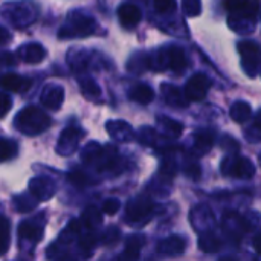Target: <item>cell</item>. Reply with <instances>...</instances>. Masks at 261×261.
Segmentation results:
<instances>
[{
	"label": "cell",
	"instance_id": "cell-1",
	"mask_svg": "<svg viewBox=\"0 0 261 261\" xmlns=\"http://www.w3.org/2000/svg\"><path fill=\"white\" fill-rule=\"evenodd\" d=\"M14 124L18 132H21L28 136H35L49 128L50 118L41 109L29 106V107L23 109L21 112H18Z\"/></svg>",
	"mask_w": 261,
	"mask_h": 261
},
{
	"label": "cell",
	"instance_id": "cell-2",
	"mask_svg": "<svg viewBox=\"0 0 261 261\" xmlns=\"http://www.w3.org/2000/svg\"><path fill=\"white\" fill-rule=\"evenodd\" d=\"M96 31V21L83 12H72L67 17V23L58 32L60 38H72V37H89Z\"/></svg>",
	"mask_w": 261,
	"mask_h": 261
},
{
	"label": "cell",
	"instance_id": "cell-3",
	"mask_svg": "<svg viewBox=\"0 0 261 261\" xmlns=\"http://www.w3.org/2000/svg\"><path fill=\"white\" fill-rule=\"evenodd\" d=\"M242 57V66L246 75L255 76L261 66V44L254 40H243L237 44Z\"/></svg>",
	"mask_w": 261,
	"mask_h": 261
},
{
	"label": "cell",
	"instance_id": "cell-4",
	"mask_svg": "<svg viewBox=\"0 0 261 261\" xmlns=\"http://www.w3.org/2000/svg\"><path fill=\"white\" fill-rule=\"evenodd\" d=\"M222 171L239 179H251L255 174V165L242 156H229L222 164Z\"/></svg>",
	"mask_w": 261,
	"mask_h": 261
},
{
	"label": "cell",
	"instance_id": "cell-5",
	"mask_svg": "<svg viewBox=\"0 0 261 261\" xmlns=\"http://www.w3.org/2000/svg\"><path fill=\"white\" fill-rule=\"evenodd\" d=\"M153 210H154V205L150 199L136 197L127 205L125 219L130 223H145L151 219Z\"/></svg>",
	"mask_w": 261,
	"mask_h": 261
},
{
	"label": "cell",
	"instance_id": "cell-6",
	"mask_svg": "<svg viewBox=\"0 0 261 261\" xmlns=\"http://www.w3.org/2000/svg\"><path fill=\"white\" fill-rule=\"evenodd\" d=\"M210 87V78L205 73H196L185 84V96L188 98V101H202L208 95Z\"/></svg>",
	"mask_w": 261,
	"mask_h": 261
},
{
	"label": "cell",
	"instance_id": "cell-7",
	"mask_svg": "<svg viewBox=\"0 0 261 261\" xmlns=\"http://www.w3.org/2000/svg\"><path fill=\"white\" fill-rule=\"evenodd\" d=\"M83 136V132L76 127H69L66 128L60 139H58V144H57V151L63 156H67L70 153H73V150L76 148L80 139Z\"/></svg>",
	"mask_w": 261,
	"mask_h": 261
},
{
	"label": "cell",
	"instance_id": "cell-8",
	"mask_svg": "<svg viewBox=\"0 0 261 261\" xmlns=\"http://www.w3.org/2000/svg\"><path fill=\"white\" fill-rule=\"evenodd\" d=\"M29 191L38 202H46L55 194V184L47 177H34L29 182Z\"/></svg>",
	"mask_w": 261,
	"mask_h": 261
},
{
	"label": "cell",
	"instance_id": "cell-9",
	"mask_svg": "<svg viewBox=\"0 0 261 261\" xmlns=\"http://www.w3.org/2000/svg\"><path fill=\"white\" fill-rule=\"evenodd\" d=\"M226 9L234 15H245L255 18L260 9L258 0H225Z\"/></svg>",
	"mask_w": 261,
	"mask_h": 261
},
{
	"label": "cell",
	"instance_id": "cell-10",
	"mask_svg": "<svg viewBox=\"0 0 261 261\" xmlns=\"http://www.w3.org/2000/svg\"><path fill=\"white\" fill-rule=\"evenodd\" d=\"M185 248H187V242L180 236H170L158 245L159 254H164L168 257H176V255L184 254Z\"/></svg>",
	"mask_w": 261,
	"mask_h": 261
},
{
	"label": "cell",
	"instance_id": "cell-11",
	"mask_svg": "<svg viewBox=\"0 0 261 261\" xmlns=\"http://www.w3.org/2000/svg\"><path fill=\"white\" fill-rule=\"evenodd\" d=\"M41 104L49 110H58L64 99V89L61 86H47L41 93Z\"/></svg>",
	"mask_w": 261,
	"mask_h": 261
},
{
	"label": "cell",
	"instance_id": "cell-12",
	"mask_svg": "<svg viewBox=\"0 0 261 261\" xmlns=\"http://www.w3.org/2000/svg\"><path fill=\"white\" fill-rule=\"evenodd\" d=\"M0 86L5 90L15 92V93H21V92H26L32 86V81L29 78L20 76L17 73H6V75H3L0 78Z\"/></svg>",
	"mask_w": 261,
	"mask_h": 261
},
{
	"label": "cell",
	"instance_id": "cell-13",
	"mask_svg": "<svg viewBox=\"0 0 261 261\" xmlns=\"http://www.w3.org/2000/svg\"><path fill=\"white\" fill-rule=\"evenodd\" d=\"M18 57L29 64H35V63H41L46 57V50L40 43H28L20 46L18 49Z\"/></svg>",
	"mask_w": 261,
	"mask_h": 261
},
{
	"label": "cell",
	"instance_id": "cell-14",
	"mask_svg": "<svg viewBox=\"0 0 261 261\" xmlns=\"http://www.w3.org/2000/svg\"><path fill=\"white\" fill-rule=\"evenodd\" d=\"M118 17H119V21L122 23V26L135 28L141 21V18H142V12L133 3H124L118 9Z\"/></svg>",
	"mask_w": 261,
	"mask_h": 261
},
{
	"label": "cell",
	"instance_id": "cell-15",
	"mask_svg": "<svg viewBox=\"0 0 261 261\" xmlns=\"http://www.w3.org/2000/svg\"><path fill=\"white\" fill-rule=\"evenodd\" d=\"M161 90H162L164 99L170 106H173V107H185L188 104V98L185 96V93L179 87H176V86H173L170 83H164L161 86Z\"/></svg>",
	"mask_w": 261,
	"mask_h": 261
},
{
	"label": "cell",
	"instance_id": "cell-16",
	"mask_svg": "<svg viewBox=\"0 0 261 261\" xmlns=\"http://www.w3.org/2000/svg\"><path fill=\"white\" fill-rule=\"evenodd\" d=\"M43 231H44V226L41 223H37L35 220H26V222H21L20 226H18V236L24 240H31L34 243L40 242L41 237H43Z\"/></svg>",
	"mask_w": 261,
	"mask_h": 261
},
{
	"label": "cell",
	"instance_id": "cell-17",
	"mask_svg": "<svg viewBox=\"0 0 261 261\" xmlns=\"http://www.w3.org/2000/svg\"><path fill=\"white\" fill-rule=\"evenodd\" d=\"M228 24H229V28L232 31H236L237 34H242V35L252 34L255 31V18L245 17V15L231 14L229 18H228Z\"/></svg>",
	"mask_w": 261,
	"mask_h": 261
},
{
	"label": "cell",
	"instance_id": "cell-18",
	"mask_svg": "<svg viewBox=\"0 0 261 261\" xmlns=\"http://www.w3.org/2000/svg\"><path fill=\"white\" fill-rule=\"evenodd\" d=\"M145 245L144 236H130L125 243V251L122 254V261H136L141 255V249Z\"/></svg>",
	"mask_w": 261,
	"mask_h": 261
},
{
	"label": "cell",
	"instance_id": "cell-19",
	"mask_svg": "<svg viewBox=\"0 0 261 261\" xmlns=\"http://www.w3.org/2000/svg\"><path fill=\"white\" fill-rule=\"evenodd\" d=\"M107 132L110 133L112 138L118 141H130L133 136V130L127 122L122 121H112L107 124Z\"/></svg>",
	"mask_w": 261,
	"mask_h": 261
},
{
	"label": "cell",
	"instance_id": "cell-20",
	"mask_svg": "<svg viewBox=\"0 0 261 261\" xmlns=\"http://www.w3.org/2000/svg\"><path fill=\"white\" fill-rule=\"evenodd\" d=\"M130 99L139 104H150L154 99V90L147 84H136L130 90Z\"/></svg>",
	"mask_w": 261,
	"mask_h": 261
},
{
	"label": "cell",
	"instance_id": "cell-21",
	"mask_svg": "<svg viewBox=\"0 0 261 261\" xmlns=\"http://www.w3.org/2000/svg\"><path fill=\"white\" fill-rule=\"evenodd\" d=\"M220 240L219 237H216V234H213L211 231H205L200 234L199 237V248L205 252V254H214L220 249Z\"/></svg>",
	"mask_w": 261,
	"mask_h": 261
},
{
	"label": "cell",
	"instance_id": "cell-22",
	"mask_svg": "<svg viewBox=\"0 0 261 261\" xmlns=\"http://www.w3.org/2000/svg\"><path fill=\"white\" fill-rule=\"evenodd\" d=\"M229 115H231L232 121H236V122H239V124H243V122H246V121L251 118L252 109H251V106H249L248 102H245V101H237V102L232 104V107H231V110H229Z\"/></svg>",
	"mask_w": 261,
	"mask_h": 261
},
{
	"label": "cell",
	"instance_id": "cell-23",
	"mask_svg": "<svg viewBox=\"0 0 261 261\" xmlns=\"http://www.w3.org/2000/svg\"><path fill=\"white\" fill-rule=\"evenodd\" d=\"M213 142H214V138L211 132L202 130L194 135V147L200 153H206L213 147Z\"/></svg>",
	"mask_w": 261,
	"mask_h": 261
},
{
	"label": "cell",
	"instance_id": "cell-24",
	"mask_svg": "<svg viewBox=\"0 0 261 261\" xmlns=\"http://www.w3.org/2000/svg\"><path fill=\"white\" fill-rule=\"evenodd\" d=\"M11 243V225L6 217H0V255L6 254Z\"/></svg>",
	"mask_w": 261,
	"mask_h": 261
},
{
	"label": "cell",
	"instance_id": "cell-25",
	"mask_svg": "<svg viewBox=\"0 0 261 261\" xmlns=\"http://www.w3.org/2000/svg\"><path fill=\"white\" fill-rule=\"evenodd\" d=\"M78 83H80L81 92H83L84 95H87L89 98H96V96L101 95V89H99V86L96 84L95 80H92V78H89V76H84V78H80Z\"/></svg>",
	"mask_w": 261,
	"mask_h": 261
},
{
	"label": "cell",
	"instance_id": "cell-26",
	"mask_svg": "<svg viewBox=\"0 0 261 261\" xmlns=\"http://www.w3.org/2000/svg\"><path fill=\"white\" fill-rule=\"evenodd\" d=\"M37 202H38V200H37L32 194H31V196L23 194V196H17V197L14 199V206H15V210L20 211V213H29V211H32V210L35 208Z\"/></svg>",
	"mask_w": 261,
	"mask_h": 261
},
{
	"label": "cell",
	"instance_id": "cell-27",
	"mask_svg": "<svg viewBox=\"0 0 261 261\" xmlns=\"http://www.w3.org/2000/svg\"><path fill=\"white\" fill-rule=\"evenodd\" d=\"M83 223L87 226V228H90V229H93V228H96L101 222H102V216H101V213L95 208V206H89L84 213H83Z\"/></svg>",
	"mask_w": 261,
	"mask_h": 261
},
{
	"label": "cell",
	"instance_id": "cell-28",
	"mask_svg": "<svg viewBox=\"0 0 261 261\" xmlns=\"http://www.w3.org/2000/svg\"><path fill=\"white\" fill-rule=\"evenodd\" d=\"M128 69L135 73H142V70L150 69V58L147 54H136L128 63Z\"/></svg>",
	"mask_w": 261,
	"mask_h": 261
},
{
	"label": "cell",
	"instance_id": "cell-29",
	"mask_svg": "<svg viewBox=\"0 0 261 261\" xmlns=\"http://www.w3.org/2000/svg\"><path fill=\"white\" fill-rule=\"evenodd\" d=\"M158 122H159L161 127L165 128V132H168L170 135H173L176 138L180 136V133L184 130V125L180 122H177V121H174L171 118H167V116H159L158 118Z\"/></svg>",
	"mask_w": 261,
	"mask_h": 261
},
{
	"label": "cell",
	"instance_id": "cell-30",
	"mask_svg": "<svg viewBox=\"0 0 261 261\" xmlns=\"http://www.w3.org/2000/svg\"><path fill=\"white\" fill-rule=\"evenodd\" d=\"M17 150L18 148H17V144L14 141L0 139V162H5V161L15 158Z\"/></svg>",
	"mask_w": 261,
	"mask_h": 261
},
{
	"label": "cell",
	"instance_id": "cell-31",
	"mask_svg": "<svg viewBox=\"0 0 261 261\" xmlns=\"http://www.w3.org/2000/svg\"><path fill=\"white\" fill-rule=\"evenodd\" d=\"M182 9L188 17H197L202 12L200 0H182Z\"/></svg>",
	"mask_w": 261,
	"mask_h": 261
},
{
	"label": "cell",
	"instance_id": "cell-32",
	"mask_svg": "<svg viewBox=\"0 0 261 261\" xmlns=\"http://www.w3.org/2000/svg\"><path fill=\"white\" fill-rule=\"evenodd\" d=\"M69 180H70L73 185H76V187H86V185L89 184V177H87V174H86V173H83V171H80V170L72 171V173L69 174Z\"/></svg>",
	"mask_w": 261,
	"mask_h": 261
},
{
	"label": "cell",
	"instance_id": "cell-33",
	"mask_svg": "<svg viewBox=\"0 0 261 261\" xmlns=\"http://www.w3.org/2000/svg\"><path fill=\"white\" fill-rule=\"evenodd\" d=\"M121 208V203L118 199H107L102 205V213L107 216H115Z\"/></svg>",
	"mask_w": 261,
	"mask_h": 261
},
{
	"label": "cell",
	"instance_id": "cell-34",
	"mask_svg": "<svg viewBox=\"0 0 261 261\" xmlns=\"http://www.w3.org/2000/svg\"><path fill=\"white\" fill-rule=\"evenodd\" d=\"M153 5L158 12H171L176 8V0H153Z\"/></svg>",
	"mask_w": 261,
	"mask_h": 261
},
{
	"label": "cell",
	"instance_id": "cell-35",
	"mask_svg": "<svg viewBox=\"0 0 261 261\" xmlns=\"http://www.w3.org/2000/svg\"><path fill=\"white\" fill-rule=\"evenodd\" d=\"M119 237H121L119 229H118V228H115V226H110V228L106 231L102 242H104V245H115V243L119 240Z\"/></svg>",
	"mask_w": 261,
	"mask_h": 261
},
{
	"label": "cell",
	"instance_id": "cell-36",
	"mask_svg": "<svg viewBox=\"0 0 261 261\" xmlns=\"http://www.w3.org/2000/svg\"><path fill=\"white\" fill-rule=\"evenodd\" d=\"M95 245H96V239H95V236H92V234H87V236L81 237V240H80L81 249H83V251H87V252H90V251L93 249Z\"/></svg>",
	"mask_w": 261,
	"mask_h": 261
},
{
	"label": "cell",
	"instance_id": "cell-37",
	"mask_svg": "<svg viewBox=\"0 0 261 261\" xmlns=\"http://www.w3.org/2000/svg\"><path fill=\"white\" fill-rule=\"evenodd\" d=\"M12 107V101L6 93L0 92V118H3Z\"/></svg>",
	"mask_w": 261,
	"mask_h": 261
},
{
	"label": "cell",
	"instance_id": "cell-38",
	"mask_svg": "<svg viewBox=\"0 0 261 261\" xmlns=\"http://www.w3.org/2000/svg\"><path fill=\"white\" fill-rule=\"evenodd\" d=\"M15 61H14V55L12 54H9V52H6V54H2L0 55V64H14Z\"/></svg>",
	"mask_w": 261,
	"mask_h": 261
},
{
	"label": "cell",
	"instance_id": "cell-39",
	"mask_svg": "<svg viewBox=\"0 0 261 261\" xmlns=\"http://www.w3.org/2000/svg\"><path fill=\"white\" fill-rule=\"evenodd\" d=\"M9 40H11V34H9L5 28L0 26V46H2V44H6Z\"/></svg>",
	"mask_w": 261,
	"mask_h": 261
},
{
	"label": "cell",
	"instance_id": "cell-40",
	"mask_svg": "<svg viewBox=\"0 0 261 261\" xmlns=\"http://www.w3.org/2000/svg\"><path fill=\"white\" fill-rule=\"evenodd\" d=\"M252 245H254V249L257 251V254H260L261 255V232L260 234H257V236L254 237V242H252Z\"/></svg>",
	"mask_w": 261,
	"mask_h": 261
},
{
	"label": "cell",
	"instance_id": "cell-41",
	"mask_svg": "<svg viewBox=\"0 0 261 261\" xmlns=\"http://www.w3.org/2000/svg\"><path fill=\"white\" fill-rule=\"evenodd\" d=\"M57 261H75L72 257H69V255H63V257H60Z\"/></svg>",
	"mask_w": 261,
	"mask_h": 261
},
{
	"label": "cell",
	"instance_id": "cell-42",
	"mask_svg": "<svg viewBox=\"0 0 261 261\" xmlns=\"http://www.w3.org/2000/svg\"><path fill=\"white\" fill-rule=\"evenodd\" d=\"M255 125H257L258 128H261V112L258 113V116H257V122H255Z\"/></svg>",
	"mask_w": 261,
	"mask_h": 261
},
{
	"label": "cell",
	"instance_id": "cell-43",
	"mask_svg": "<svg viewBox=\"0 0 261 261\" xmlns=\"http://www.w3.org/2000/svg\"><path fill=\"white\" fill-rule=\"evenodd\" d=\"M220 261H239V260H236V258H232V257H226V258H222Z\"/></svg>",
	"mask_w": 261,
	"mask_h": 261
}]
</instances>
